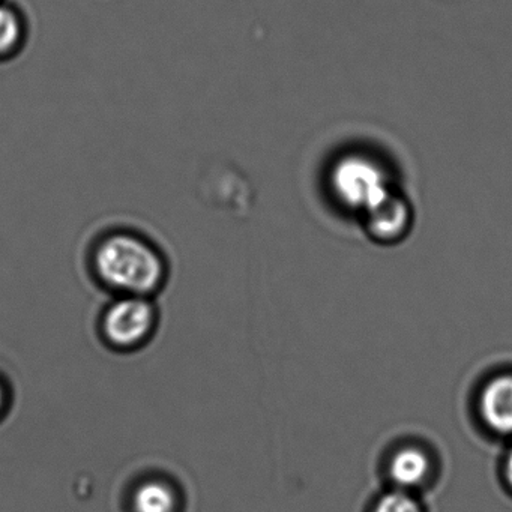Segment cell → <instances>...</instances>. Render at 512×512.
Segmentation results:
<instances>
[{
	"label": "cell",
	"instance_id": "1",
	"mask_svg": "<svg viewBox=\"0 0 512 512\" xmlns=\"http://www.w3.org/2000/svg\"><path fill=\"white\" fill-rule=\"evenodd\" d=\"M92 268L103 286L118 296L151 298L167 275L160 251L142 236L128 232L104 236L92 253Z\"/></svg>",
	"mask_w": 512,
	"mask_h": 512
},
{
	"label": "cell",
	"instance_id": "2",
	"mask_svg": "<svg viewBox=\"0 0 512 512\" xmlns=\"http://www.w3.org/2000/svg\"><path fill=\"white\" fill-rule=\"evenodd\" d=\"M328 184L335 202L359 215L395 182L379 158L367 152H349L332 164Z\"/></svg>",
	"mask_w": 512,
	"mask_h": 512
},
{
	"label": "cell",
	"instance_id": "3",
	"mask_svg": "<svg viewBox=\"0 0 512 512\" xmlns=\"http://www.w3.org/2000/svg\"><path fill=\"white\" fill-rule=\"evenodd\" d=\"M158 311L146 296H118L101 316V335L116 350L139 349L157 328Z\"/></svg>",
	"mask_w": 512,
	"mask_h": 512
},
{
	"label": "cell",
	"instance_id": "4",
	"mask_svg": "<svg viewBox=\"0 0 512 512\" xmlns=\"http://www.w3.org/2000/svg\"><path fill=\"white\" fill-rule=\"evenodd\" d=\"M365 235L382 247L400 244L412 232L415 211L397 184L358 215Z\"/></svg>",
	"mask_w": 512,
	"mask_h": 512
},
{
	"label": "cell",
	"instance_id": "5",
	"mask_svg": "<svg viewBox=\"0 0 512 512\" xmlns=\"http://www.w3.org/2000/svg\"><path fill=\"white\" fill-rule=\"evenodd\" d=\"M485 424L499 434H512V374L493 377L479 395Z\"/></svg>",
	"mask_w": 512,
	"mask_h": 512
},
{
	"label": "cell",
	"instance_id": "6",
	"mask_svg": "<svg viewBox=\"0 0 512 512\" xmlns=\"http://www.w3.org/2000/svg\"><path fill=\"white\" fill-rule=\"evenodd\" d=\"M128 506L131 512H181V493L169 479L151 476L137 482Z\"/></svg>",
	"mask_w": 512,
	"mask_h": 512
},
{
	"label": "cell",
	"instance_id": "7",
	"mask_svg": "<svg viewBox=\"0 0 512 512\" xmlns=\"http://www.w3.org/2000/svg\"><path fill=\"white\" fill-rule=\"evenodd\" d=\"M428 455L415 446L398 449L389 461V476L401 490L421 485L430 473Z\"/></svg>",
	"mask_w": 512,
	"mask_h": 512
},
{
	"label": "cell",
	"instance_id": "8",
	"mask_svg": "<svg viewBox=\"0 0 512 512\" xmlns=\"http://www.w3.org/2000/svg\"><path fill=\"white\" fill-rule=\"evenodd\" d=\"M23 40V26L19 16L7 7H0V56H8L19 49Z\"/></svg>",
	"mask_w": 512,
	"mask_h": 512
},
{
	"label": "cell",
	"instance_id": "9",
	"mask_svg": "<svg viewBox=\"0 0 512 512\" xmlns=\"http://www.w3.org/2000/svg\"><path fill=\"white\" fill-rule=\"evenodd\" d=\"M373 512H422L419 503L403 490L386 493L374 506Z\"/></svg>",
	"mask_w": 512,
	"mask_h": 512
},
{
	"label": "cell",
	"instance_id": "10",
	"mask_svg": "<svg viewBox=\"0 0 512 512\" xmlns=\"http://www.w3.org/2000/svg\"><path fill=\"white\" fill-rule=\"evenodd\" d=\"M7 389H5L4 382L0 380V415L4 413L5 407H7Z\"/></svg>",
	"mask_w": 512,
	"mask_h": 512
},
{
	"label": "cell",
	"instance_id": "11",
	"mask_svg": "<svg viewBox=\"0 0 512 512\" xmlns=\"http://www.w3.org/2000/svg\"><path fill=\"white\" fill-rule=\"evenodd\" d=\"M506 479H508L509 485L512 487V449L509 451L508 458H506Z\"/></svg>",
	"mask_w": 512,
	"mask_h": 512
}]
</instances>
